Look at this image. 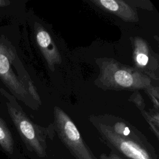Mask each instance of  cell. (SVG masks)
I'll list each match as a JSON object with an SVG mask.
<instances>
[{"instance_id":"obj_1","label":"cell","mask_w":159,"mask_h":159,"mask_svg":"<svg viewBox=\"0 0 159 159\" xmlns=\"http://www.w3.org/2000/svg\"><path fill=\"white\" fill-rule=\"evenodd\" d=\"M98 81L104 88L113 90L147 89L150 78L139 70L127 67L112 60H104L100 65Z\"/></svg>"},{"instance_id":"obj_2","label":"cell","mask_w":159,"mask_h":159,"mask_svg":"<svg viewBox=\"0 0 159 159\" xmlns=\"http://www.w3.org/2000/svg\"><path fill=\"white\" fill-rule=\"evenodd\" d=\"M7 107L9 114L26 145L39 157H46L47 140L52 139L55 132L53 125L43 127L34 123L14 100H9Z\"/></svg>"},{"instance_id":"obj_3","label":"cell","mask_w":159,"mask_h":159,"mask_svg":"<svg viewBox=\"0 0 159 159\" xmlns=\"http://www.w3.org/2000/svg\"><path fill=\"white\" fill-rule=\"evenodd\" d=\"M53 118L55 132L76 159H96L65 112L59 107H54Z\"/></svg>"},{"instance_id":"obj_4","label":"cell","mask_w":159,"mask_h":159,"mask_svg":"<svg viewBox=\"0 0 159 159\" xmlns=\"http://www.w3.org/2000/svg\"><path fill=\"white\" fill-rule=\"evenodd\" d=\"M90 120L98 130L101 139L111 148L128 159H158L155 150L130 139L116 134L110 127L97 117Z\"/></svg>"},{"instance_id":"obj_5","label":"cell","mask_w":159,"mask_h":159,"mask_svg":"<svg viewBox=\"0 0 159 159\" xmlns=\"http://www.w3.org/2000/svg\"><path fill=\"white\" fill-rule=\"evenodd\" d=\"M14 59V51L0 40V78L16 98L32 107L26 86L18 79L11 67Z\"/></svg>"},{"instance_id":"obj_6","label":"cell","mask_w":159,"mask_h":159,"mask_svg":"<svg viewBox=\"0 0 159 159\" xmlns=\"http://www.w3.org/2000/svg\"><path fill=\"white\" fill-rule=\"evenodd\" d=\"M35 38L41 53L49 68L54 71L55 66L61 62V57L49 33L40 25H35Z\"/></svg>"},{"instance_id":"obj_7","label":"cell","mask_w":159,"mask_h":159,"mask_svg":"<svg viewBox=\"0 0 159 159\" xmlns=\"http://www.w3.org/2000/svg\"><path fill=\"white\" fill-rule=\"evenodd\" d=\"M96 6L110 12L121 19L128 22H137L139 17L136 11L125 1L121 0H93Z\"/></svg>"},{"instance_id":"obj_8","label":"cell","mask_w":159,"mask_h":159,"mask_svg":"<svg viewBox=\"0 0 159 159\" xmlns=\"http://www.w3.org/2000/svg\"><path fill=\"white\" fill-rule=\"evenodd\" d=\"M134 63L136 66L139 69V70L141 72H142V71L148 72L152 71L148 65L150 50L147 44L142 39L137 38L134 40Z\"/></svg>"},{"instance_id":"obj_9","label":"cell","mask_w":159,"mask_h":159,"mask_svg":"<svg viewBox=\"0 0 159 159\" xmlns=\"http://www.w3.org/2000/svg\"><path fill=\"white\" fill-rule=\"evenodd\" d=\"M0 145L7 152L12 153L14 142L11 132L2 119L0 117Z\"/></svg>"},{"instance_id":"obj_10","label":"cell","mask_w":159,"mask_h":159,"mask_svg":"<svg viewBox=\"0 0 159 159\" xmlns=\"http://www.w3.org/2000/svg\"><path fill=\"white\" fill-rule=\"evenodd\" d=\"M100 159H123L122 158L118 156L117 154L114 153H111L109 155L101 154L100 155Z\"/></svg>"},{"instance_id":"obj_11","label":"cell","mask_w":159,"mask_h":159,"mask_svg":"<svg viewBox=\"0 0 159 159\" xmlns=\"http://www.w3.org/2000/svg\"><path fill=\"white\" fill-rule=\"evenodd\" d=\"M9 4V1L5 0H0V7H3L8 5Z\"/></svg>"}]
</instances>
